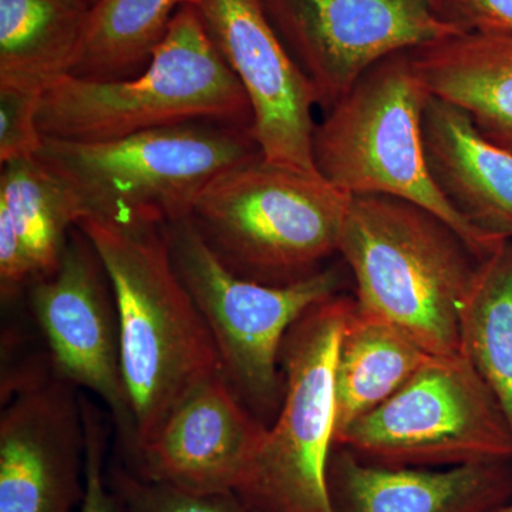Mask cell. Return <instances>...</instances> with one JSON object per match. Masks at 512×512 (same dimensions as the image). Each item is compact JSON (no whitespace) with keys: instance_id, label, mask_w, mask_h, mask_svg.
Here are the masks:
<instances>
[{"instance_id":"cell-1","label":"cell","mask_w":512,"mask_h":512,"mask_svg":"<svg viewBox=\"0 0 512 512\" xmlns=\"http://www.w3.org/2000/svg\"><path fill=\"white\" fill-rule=\"evenodd\" d=\"M109 274L121 330V363L136 447L146 444L194 384L221 373L207 322L178 278L164 224L97 220L77 224Z\"/></svg>"},{"instance_id":"cell-2","label":"cell","mask_w":512,"mask_h":512,"mask_svg":"<svg viewBox=\"0 0 512 512\" xmlns=\"http://www.w3.org/2000/svg\"><path fill=\"white\" fill-rule=\"evenodd\" d=\"M339 254L360 311L430 355L460 352V312L480 261L446 222L387 195H353Z\"/></svg>"},{"instance_id":"cell-3","label":"cell","mask_w":512,"mask_h":512,"mask_svg":"<svg viewBox=\"0 0 512 512\" xmlns=\"http://www.w3.org/2000/svg\"><path fill=\"white\" fill-rule=\"evenodd\" d=\"M192 121L252 127L247 93L195 6L175 13L167 36L137 76L87 80L67 74L47 86L37 111L43 137L82 143Z\"/></svg>"},{"instance_id":"cell-4","label":"cell","mask_w":512,"mask_h":512,"mask_svg":"<svg viewBox=\"0 0 512 512\" xmlns=\"http://www.w3.org/2000/svg\"><path fill=\"white\" fill-rule=\"evenodd\" d=\"M352 197L319 173L261 156L217 175L190 218L232 274L286 286L318 274L323 262L339 252Z\"/></svg>"},{"instance_id":"cell-5","label":"cell","mask_w":512,"mask_h":512,"mask_svg":"<svg viewBox=\"0 0 512 512\" xmlns=\"http://www.w3.org/2000/svg\"><path fill=\"white\" fill-rule=\"evenodd\" d=\"M261 156L251 128L218 121H192L96 143L43 137L36 154L73 192L82 220L163 224L190 217L217 175Z\"/></svg>"},{"instance_id":"cell-6","label":"cell","mask_w":512,"mask_h":512,"mask_svg":"<svg viewBox=\"0 0 512 512\" xmlns=\"http://www.w3.org/2000/svg\"><path fill=\"white\" fill-rule=\"evenodd\" d=\"M430 97L409 50L386 57L316 124L313 163L326 181L350 195H387L431 212L483 261L504 241L473 227L434 183L423 137Z\"/></svg>"},{"instance_id":"cell-7","label":"cell","mask_w":512,"mask_h":512,"mask_svg":"<svg viewBox=\"0 0 512 512\" xmlns=\"http://www.w3.org/2000/svg\"><path fill=\"white\" fill-rule=\"evenodd\" d=\"M164 231L175 272L211 330L222 379L256 420L271 426L284 400L286 333L311 306L342 293L346 265L325 266L292 285H261L228 271L190 217L167 222Z\"/></svg>"},{"instance_id":"cell-8","label":"cell","mask_w":512,"mask_h":512,"mask_svg":"<svg viewBox=\"0 0 512 512\" xmlns=\"http://www.w3.org/2000/svg\"><path fill=\"white\" fill-rule=\"evenodd\" d=\"M355 298L311 306L281 349L284 400L235 494L255 512H335L329 460L336 441L335 367Z\"/></svg>"},{"instance_id":"cell-9","label":"cell","mask_w":512,"mask_h":512,"mask_svg":"<svg viewBox=\"0 0 512 512\" xmlns=\"http://www.w3.org/2000/svg\"><path fill=\"white\" fill-rule=\"evenodd\" d=\"M369 463L443 468L512 460V429L473 363L431 355L399 392L336 437Z\"/></svg>"},{"instance_id":"cell-10","label":"cell","mask_w":512,"mask_h":512,"mask_svg":"<svg viewBox=\"0 0 512 512\" xmlns=\"http://www.w3.org/2000/svg\"><path fill=\"white\" fill-rule=\"evenodd\" d=\"M26 289L53 375L106 404L126 460L136 430L121 363L119 309L103 261L82 229L70 232L59 268Z\"/></svg>"},{"instance_id":"cell-11","label":"cell","mask_w":512,"mask_h":512,"mask_svg":"<svg viewBox=\"0 0 512 512\" xmlns=\"http://www.w3.org/2000/svg\"><path fill=\"white\" fill-rule=\"evenodd\" d=\"M289 52L330 109L375 64L460 35L429 0H262Z\"/></svg>"},{"instance_id":"cell-12","label":"cell","mask_w":512,"mask_h":512,"mask_svg":"<svg viewBox=\"0 0 512 512\" xmlns=\"http://www.w3.org/2000/svg\"><path fill=\"white\" fill-rule=\"evenodd\" d=\"M212 43L244 87L252 137L269 163L318 173L312 157L315 87L269 19L262 0H201Z\"/></svg>"},{"instance_id":"cell-13","label":"cell","mask_w":512,"mask_h":512,"mask_svg":"<svg viewBox=\"0 0 512 512\" xmlns=\"http://www.w3.org/2000/svg\"><path fill=\"white\" fill-rule=\"evenodd\" d=\"M84 460L77 387L50 375L18 390L0 416V512H72Z\"/></svg>"},{"instance_id":"cell-14","label":"cell","mask_w":512,"mask_h":512,"mask_svg":"<svg viewBox=\"0 0 512 512\" xmlns=\"http://www.w3.org/2000/svg\"><path fill=\"white\" fill-rule=\"evenodd\" d=\"M266 429L217 373L194 384L123 467L187 493H235Z\"/></svg>"},{"instance_id":"cell-15","label":"cell","mask_w":512,"mask_h":512,"mask_svg":"<svg viewBox=\"0 0 512 512\" xmlns=\"http://www.w3.org/2000/svg\"><path fill=\"white\" fill-rule=\"evenodd\" d=\"M328 480L335 512H493L512 500V460L390 467L335 446Z\"/></svg>"},{"instance_id":"cell-16","label":"cell","mask_w":512,"mask_h":512,"mask_svg":"<svg viewBox=\"0 0 512 512\" xmlns=\"http://www.w3.org/2000/svg\"><path fill=\"white\" fill-rule=\"evenodd\" d=\"M424 148L434 183L473 227L512 238V154L485 138L466 111L431 96L423 116Z\"/></svg>"},{"instance_id":"cell-17","label":"cell","mask_w":512,"mask_h":512,"mask_svg":"<svg viewBox=\"0 0 512 512\" xmlns=\"http://www.w3.org/2000/svg\"><path fill=\"white\" fill-rule=\"evenodd\" d=\"M409 55L431 96L466 111L485 138L512 154V35L460 33Z\"/></svg>"},{"instance_id":"cell-18","label":"cell","mask_w":512,"mask_h":512,"mask_svg":"<svg viewBox=\"0 0 512 512\" xmlns=\"http://www.w3.org/2000/svg\"><path fill=\"white\" fill-rule=\"evenodd\" d=\"M430 356L402 329L360 311L355 301L336 357V437L399 392Z\"/></svg>"},{"instance_id":"cell-19","label":"cell","mask_w":512,"mask_h":512,"mask_svg":"<svg viewBox=\"0 0 512 512\" xmlns=\"http://www.w3.org/2000/svg\"><path fill=\"white\" fill-rule=\"evenodd\" d=\"M90 10L86 0H0V83L45 92L70 74Z\"/></svg>"},{"instance_id":"cell-20","label":"cell","mask_w":512,"mask_h":512,"mask_svg":"<svg viewBox=\"0 0 512 512\" xmlns=\"http://www.w3.org/2000/svg\"><path fill=\"white\" fill-rule=\"evenodd\" d=\"M201 0H99L89 22L70 76L87 80L131 79L143 72L175 13Z\"/></svg>"},{"instance_id":"cell-21","label":"cell","mask_w":512,"mask_h":512,"mask_svg":"<svg viewBox=\"0 0 512 512\" xmlns=\"http://www.w3.org/2000/svg\"><path fill=\"white\" fill-rule=\"evenodd\" d=\"M460 352L495 394L512 429V239L478 262L460 312Z\"/></svg>"},{"instance_id":"cell-22","label":"cell","mask_w":512,"mask_h":512,"mask_svg":"<svg viewBox=\"0 0 512 512\" xmlns=\"http://www.w3.org/2000/svg\"><path fill=\"white\" fill-rule=\"evenodd\" d=\"M0 210L9 215L35 279L52 275L83 212L73 192L36 157L2 165Z\"/></svg>"},{"instance_id":"cell-23","label":"cell","mask_w":512,"mask_h":512,"mask_svg":"<svg viewBox=\"0 0 512 512\" xmlns=\"http://www.w3.org/2000/svg\"><path fill=\"white\" fill-rule=\"evenodd\" d=\"M120 512H255L235 493L194 494L148 483L124 467L111 474Z\"/></svg>"},{"instance_id":"cell-24","label":"cell","mask_w":512,"mask_h":512,"mask_svg":"<svg viewBox=\"0 0 512 512\" xmlns=\"http://www.w3.org/2000/svg\"><path fill=\"white\" fill-rule=\"evenodd\" d=\"M42 94L35 87L0 83V164L36 157L43 143L37 127Z\"/></svg>"},{"instance_id":"cell-25","label":"cell","mask_w":512,"mask_h":512,"mask_svg":"<svg viewBox=\"0 0 512 512\" xmlns=\"http://www.w3.org/2000/svg\"><path fill=\"white\" fill-rule=\"evenodd\" d=\"M86 460H84V495L80 512H120L119 501L104 474L107 431L103 416L93 403L82 396Z\"/></svg>"},{"instance_id":"cell-26","label":"cell","mask_w":512,"mask_h":512,"mask_svg":"<svg viewBox=\"0 0 512 512\" xmlns=\"http://www.w3.org/2000/svg\"><path fill=\"white\" fill-rule=\"evenodd\" d=\"M443 22L461 32L512 35V0H429Z\"/></svg>"},{"instance_id":"cell-27","label":"cell","mask_w":512,"mask_h":512,"mask_svg":"<svg viewBox=\"0 0 512 512\" xmlns=\"http://www.w3.org/2000/svg\"><path fill=\"white\" fill-rule=\"evenodd\" d=\"M35 279L32 262L9 215L0 210V292L2 301L12 302Z\"/></svg>"},{"instance_id":"cell-28","label":"cell","mask_w":512,"mask_h":512,"mask_svg":"<svg viewBox=\"0 0 512 512\" xmlns=\"http://www.w3.org/2000/svg\"><path fill=\"white\" fill-rule=\"evenodd\" d=\"M493 512H512V501H510V503L501 505V507H498L497 510H494Z\"/></svg>"},{"instance_id":"cell-29","label":"cell","mask_w":512,"mask_h":512,"mask_svg":"<svg viewBox=\"0 0 512 512\" xmlns=\"http://www.w3.org/2000/svg\"><path fill=\"white\" fill-rule=\"evenodd\" d=\"M87 3H90V5H94V3L99 2V0H86Z\"/></svg>"}]
</instances>
